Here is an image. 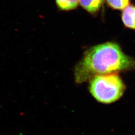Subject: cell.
Instances as JSON below:
<instances>
[{
	"label": "cell",
	"mask_w": 135,
	"mask_h": 135,
	"mask_svg": "<svg viewBox=\"0 0 135 135\" xmlns=\"http://www.w3.org/2000/svg\"><path fill=\"white\" fill-rule=\"evenodd\" d=\"M135 70V60L126 55L120 46L108 42L94 46L84 53L74 68L78 84L89 82L99 75Z\"/></svg>",
	"instance_id": "cell-1"
},
{
	"label": "cell",
	"mask_w": 135,
	"mask_h": 135,
	"mask_svg": "<svg viewBox=\"0 0 135 135\" xmlns=\"http://www.w3.org/2000/svg\"><path fill=\"white\" fill-rule=\"evenodd\" d=\"M89 83V90L92 96L104 104L117 101L125 91V85L117 73L96 75Z\"/></svg>",
	"instance_id": "cell-2"
},
{
	"label": "cell",
	"mask_w": 135,
	"mask_h": 135,
	"mask_svg": "<svg viewBox=\"0 0 135 135\" xmlns=\"http://www.w3.org/2000/svg\"><path fill=\"white\" fill-rule=\"evenodd\" d=\"M122 20L126 27L135 30V6L129 5L123 10Z\"/></svg>",
	"instance_id": "cell-3"
},
{
	"label": "cell",
	"mask_w": 135,
	"mask_h": 135,
	"mask_svg": "<svg viewBox=\"0 0 135 135\" xmlns=\"http://www.w3.org/2000/svg\"><path fill=\"white\" fill-rule=\"evenodd\" d=\"M104 0H79V4L90 13H95L101 8Z\"/></svg>",
	"instance_id": "cell-4"
},
{
	"label": "cell",
	"mask_w": 135,
	"mask_h": 135,
	"mask_svg": "<svg viewBox=\"0 0 135 135\" xmlns=\"http://www.w3.org/2000/svg\"><path fill=\"white\" fill-rule=\"evenodd\" d=\"M58 8L63 11L74 10L77 7L79 0H56Z\"/></svg>",
	"instance_id": "cell-5"
},
{
	"label": "cell",
	"mask_w": 135,
	"mask_h": 135,
	"mask_svg": "<svg viewBox=\"0 0 135 135\" xmlns=\"http://www.w3.org/2000/svg\"><path fill=\"white\" fill-rule=\"evenodd\" d=\"M106 2L111 8L123 10L130 5V0H106Z\"/></svg>",
	"instance_id": "cell-6"
}]
</instances>
